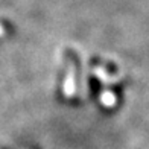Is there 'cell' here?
<instances>
[{
    "label": "cell",
    "mask_w": 149,
    "mask_h": 149,
    "mask_svg": "<svg viewBox=\"0 0 149 149\" xmlns=\"http://www.w3.org/2000/svg\"><path fill=\"white\" fill-rule=\"evenodd\" d=\"M63 93L67 99H70L76 93V72H74V65L70 64V67L65 72L64 84H63Z\"/></svg>",
    "instance_id": "obj_1"
},
{
    "label": "cell",
    "mask_w": 149,
    "mask_h": 149,
    "mask_svg": "<svg viewBox=\"0 0 149 149\" xmlns=\"http://www.w3.org/2000/svg\"><path fill=\"white\" fill-rule=\"evenodd\" d=\"M100 104L107 108H113L114 105L117 104V96L116 93L111 91V90H104L100 93Z\"/></svg>",
    "instance_id": "obj_2"
},
{
    "label": "cell",
    "mask_w": 149,
    "mask_h": 149,
    "mask_svg": "<svg viewBox=\"0 0 149 149\" xmlns=\"http://www.w3.org/2000/svg\"><path fill=\"white\" fill-rule=\"evenodd\" d=\"M94 73H96V76L102 81L104 84L114 82V81H116V76H110V73H108L105 69H102V67H96V69H94Z\"/></svg>",
    "instance_id": "obj_3"
},
{
    "label": "cell",
    "mask_w": 149,
    "mask_h": 149,
    "mask_svg": "<svg viewBox=\"0 0 149 149\" xmlns=\"http://www.w3.org/2000/svg\"><path fill=\"white\" fill-rule=\"evenodd\" d=\"M3 35H5V28L0 24V37H3Z\"/></svg>",
    "instance_id": "obj_4"
}]
</instances>
